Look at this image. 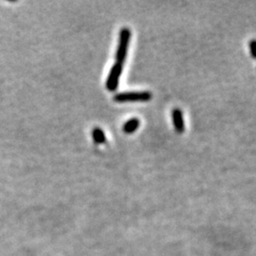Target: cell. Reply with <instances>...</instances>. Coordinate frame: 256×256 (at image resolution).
Instances as JSON below:
<instances>
[{"mask_svg": "<svg viewBox=\"0 0 256 256\" xmlns=\"http://www.w3.org/2000/svg\"><path fill=\"white\" fill-rule=\"evenodd\" d=\"M93 141L98 144H105L107 141L105 132L100 128H94L92 130Z\"/></svg>", "mask_w": 256, "mask_h": 256, "instance_id": "cell-6", "label": "cell"}, {"mask_svg": "<svg viewBox=\"0 0 256 256\" xmlns=\"http://www.w3.org/2000/svg\"><path fill=\"white\" fill-rule=\"evenodd\" d=\"M130 38H131L130 29L123 28L120 32V36H119V44L116 51V63L123 64L126 62Z\"/></svg>", "mask_w": 256, "mask_h": 256, "instance_id": "cell-1", "label": "cell"}, {"mask_svg": "<svg viewBox=\"0 0 256 256\" xmlns=\"http://www.w3.org/2000/svg\"><path fill=\"white\" fill-rule=\"evenodd\" d=\"M141 125V122L138 118H132L128 120V122L123 126V130L127 134L134 133Z\"/></svg>", "mask_w": 256, "mask_h": 256, "instance_id": "cell-5", "label": "cell"}, {"mask_svg": "<svg viewBox=\"0 0 256 256\" xmlns=\"http://www.w3.org/2000/svg\"><path fill=\"white\" fill-rule=\"evenodd\" d=\"M250 49H251V54H252V57L256 59V39H253L251 40L250 42Z\"/></svg>", "mask_w": 256, "mask_h": 256, "instance_id": "cell-7", "label": "cell"}, {"mask_svg": "<svg viewBox=\"0 0 256 256\" xmlns=\"http://www.w3.org/2000/svg\"><path fill=\"white\" fill-rule=\"evenodd\" d=\"M123 72V64H113L107 79V88L109 91H116V89L119 86V82H120V77Z\"/></svg>", "mask_w": 256, "mask_h": 256, "instance_id": "cell-3", "label": "cell"}, {"mask_svg": "<svg viewBox=\"0 0 256 256\" xmlns=\"http://www.w3.org/2000/svg\"><path fill=\"white\" fill-rule=\"evenodd\" d=\"M172 118H173V124L176 129V132L181 134L184 132L185 126H184V120H183V114L182 111L178 108H175L172 111Z\"/></svg>", "mask_w": 256, "mask_h": 256, "instance_id": "cell-4", "label": "cell"}, {"mask_svg": "<svg viewBox=\"0 0 256 256\" xmlns=\"http://www.w3.org/2000/svg\"><path fill=\"white\" fill-rule=\"evenodd\" d=\"M114 101L117 103L127 102H148L152 99V93L149 91L140 92H122L114 96Z\"/></svg>", "mask_w": 256, "mask_h": 256, "instance_id": "cell-2", "label": "cell"}]
</instances>
